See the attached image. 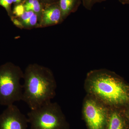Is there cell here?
Masks as SVG:
<instances>
[{"instance_id": "9a60e30c", "label": "cell", "mask_w": 129, "mask_h": 129, "mask_svg": "<svg viewBox=\"0 0 129 129\" xmlns=\"http://www.w3.org/2000/svg\"><path fill=\"white\" fill-rule=\"evenodd\" d=\"M11 20L14 24V25L20 28H23L24 26L22 22L20 20H19L17 18L13 17H11Z\"/></svg>"}, {"instance_id": "5b68a950", "label": "cell", "mask_w": 129, "mask_h": 129, "mask_svg": "<svg viewBox=\"0 0 129 129\" xmlns=\"http://www.w3.org/2000/svg\"><path fill=\"white\" fill-rule=\"evenodd\" d=\"M110 108L90 95L84 100L83 113L89 129H105Z\"/></svg>"}, {"instance_id": "ba28073f", "label": "cell", "mask_w": 129, "mask_h": 129, "mask_svg": "<svg viewBox=\"0 0 129 129\" xmlns=\"http://www.w3.org/2000/svg\"><path fill=\"white\" fill-rule=\"evenodd\" d=\"M62 21L58 2L47 8L42 12L41 24L44 26L55 25Z\"/></svg>"}, {"instance_id": "8fae6325", "label": "cell", "mask_w": 129, "mask_h": 129, "mask_svg": "<svg viewBox=\"0 0 129 129\" xmlns=\"http://www.w3.org/2000/svg\"><path fill=\"white\" fill-rule=\"evenodd\" d=\"M24 6L25 11H32L37 15L41 11V5L38 0H27Z\"/></svg>"}, {"instance_id": "5bb4252c", "label": "cell", "mask_w": 129, "mask_h": 129, "mask_svg": "<svg viewBox=\"0 0 129 129\" xmlns=\"http://www.w3.org/2000/svg\"><path fill=\"white\" fill-rule=\"evenodd\" d=\"M12 0H0V5L9 13L10 7L13 3Z\"/></svg>"}, {"instance_id": "e0dca14e", "label": "cell", "mask_w": 129, "mask_h": 129, "mask_svg": "<svg viewBox=\"0 0 129 129\" xmlns=\"http://www.w3.org/2000/svg\"><path fill=\"white\" fill-rule=\"evenodd\" d=\"M23 0H12L13 2L15 4H17L18 5L19 3L22 2Z\"/></svg>"}, {"instance_id": "7c38bea8", "label": "cell", "mask_w": 129, "mask_h": 129, "mask_svg": "<svg viewBox=\"0 0 129 129\" xmlns=\"http://www.w3.org/2000/svg\"><path fill=\"white\" fill-rule=\"evenodd\" d=\"M83 6L86 9L90 10L94 5L98 3L104 2L107 0H80Z\"/></svg>"}, {"instance_id": "7a4b0ae2", "label": "cell", "mask_w": 129, "mask_h": 129, "mask_svg": "<svg viewBox=\"0 0 129 129\" xmlns=\"http://www.w3.org/2000/svg\"><path fill=\"white\" fill-rule=\"evenodd\" d=\"M22 101L30 110L51 101L56 95V83L52 72L37 64H30L24 73Z\"/></svg>"}, {"instance_id": "52a82bcc", "label": "cell", "mask_w": 129, "mask_h": 129, "mask_svg": "<svg viewBox=\"0 0 129 129\" xmlns=\"http://www.w3.org/2000/svg\"><path fill=\"white\" fill-rule=\"evenodd\" d=\"M117 108H110L105 129H129L127 118Z\"/></svg>"}, {"instance_id": "277c9868", "label": "cell", "mask_w": 129, "mask_h": 129, "mask_svg": "<svg viewBox=\"0 0 129 129\" xmlns=\"http://www.w3.org/2000/svg\"><path fill=\"white\" fill-rule=\"evenodd\" d=\"M29 129H69L61 107L57 103L47 102L28 113Z\"/></svg>"}, {"instance_id": "3957f363", "label": "cell", "mask_w": 129, "mask_h": 129, "mask_svg": "<svg viewBox=\"0 0 129 129\" xmlns=\"http://www.w3.org/2000/svg\"><path fill=\"white\" fill-rule=\"evenodd\" d=\"M24 73L11 62L0 66V104L9 106L22 101L23 85L20 81Z\"/></svg>"}, {"instance_id": "6da1fadb", "label": "cell", "mask_w": 129, "mask_h": 129, "mask_svg": "<svg viewBox=\"0 0 129 129\" xmlns=\"http://www.w3.org/2000/svg\"><path fill=\"white\" fill-rule=\"evenodd\" d=\"M85 89L88 95L109 108L129 104V86L114 73L107 70H92L87 74Z\"/></svg>"}, {"instance_id": "d6986e66", "label": "cell", "mask_w": 129, "mask_h": 129, "mask_svg": "<svg viewBox=\"0 0 129 129\" xmlns=\"http://www.w3.org/2000/svg\"></svg>"}, {"instance_id": "9c48e42d", "label": "cell", "mask_w": 129, "mask_h": 129, "mask_svg": "<svg viewBox=\"0 0 129 129\" xmlns=\"http://www.w3.org/2000/svg\"><path fill=\"white\" fill-rule=\"evenodd\" d=\"M81 3L80 0H58V4L61 13L62 20L71 13L77 10Z\"/></svg>"}, {"instance_id": "4fadbf2b", "label": "cell", "mask_w": 129, "mask_h": 129, "mask_svg": "<svg viewBox=\"0 0 129 129\" xmlns=\"http://www.w3.org/2000/svg\"><path fill=\"white\" fill-rule=\"evenodd\" d=\"M25 11L24 6L21 4H18L14 7L13 11V14L16 17H20Z\"/></svg>"}, {"instance_id": "30bf717a", "label": "cell", "mask_w": 129, "mask_h": 129, "mask_svg": "<svg viewBox=\"0 0 129 129\" xmlns=\"http://www.w3.org/2000/svg\"><path fill=\"white\" fill-rule=\"evenodd\" d=\"M24 27H31L36 25L38 21V15L32 11H25L20 17Z\"/></svg>"}, {"instance_id": "ac0fdd59", "label": "cell", "mask_w": 129, "mask_h": 129, "mask_svg": "<svg viewBox=\"0 0 129 129\" xmlns=\"http://www.w3.org/2000/svg\"><path fill=\"white\" fill-rule=\"evenodd\" d=\"M44 1H46L54 2L56 0H44Z\"/></svg>"}, {"instance_id": "8992f818", "label": "cell", "mask_w": 129, "mask_h": 129, "mask_svg": "<svg viewBox=\"0 0 129 129\" xmlns=\"http://www.w3.org/2000/svg\"><path fill=\"white\" fill-rule=\"evenodd\" d=\"M28 118L13 104L0 114V129H28Z\"/></svg>"}, {"instance_id": "2e32d148", "label": "cell", "mask_w": 129, "mask_h": 129, "mask_svg": "<svg viewBox=\"0 0 129 129\" xmlns=\"http://www.w3.org/2000/svg\"><path fill=\"white\" fill-rule=\"evenodd\" d=\"M122 4L129 5V0H119Z\"/></svg>"}]
</instances>
